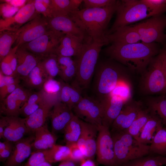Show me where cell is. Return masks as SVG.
Returning <instances> with one entry per match:
<instances>
[{
    "mask_svg": "<svg viewBox=\"0 0 166 166\" xmlns=\"http://www.w3.org/2000/svg\"><path fill=\"white\" fill-rule=\"evenodd\" d=\"M49 149L36 151L32 153L25 166H37L48 161Z\"/></svg>",
    "mask_w": 166,
    "mask_h": 166,
    "instance_id": "43",
    "label": "cell"
},
{
    "mask_svg": "<svg viewBox=\"0 0 166 166\" xmlns=\"http://www.w3.org/2000/svg\"><path fill=\"white\" fill-rule=\"evenodd\" d=\"M102 107V124L110 128L126 103L121 98L109 94L100 101Z\"/></svg>",
    "mask_w": 166,
    "mask_h": 166,
    "instance_id": "17",
    "label": "cell"
},
{
    "mask_svg": "<svg viewBox=\"0 0 166 166\" xmlns=\"http://www.w3.org/2000/svg\"><path fill=\"white\" fill-rule=\"evenodd\" d=\"M116 13V19L106 34H111L120 27L129 26L152 16L141 0H118Z\"/></svg>",
    "mask_w": 166,
    "mask_h": 166,
    "instance_id": "7",
    "label": "cell"
},
{
    "mask_svg": "<svg viewBox=\"0 0 166 166\" xmlns=\"http://www.w3.org/2000/svg\"><path fill=\"white\" fill-rule=\"evenodd\" d=\"M0 71L5 76L17 77L15 75L11 68L9 53L0 62Z\"/></svg>",
    "mask_w": 166,
    "mask_h": 166,
    "instance_id": "49",
    "label": "cell"
},
{
    "mask_svg": "<svg viewBox=\"0 0 166 166\" xmlns=\"http://www.w3.org/2000/svg\"><path fill=\"white\" fill-rule=\"evenodd\" d=\"M161 49L158 43L139 42L124 45L111 43L105 51L111 59L125 65L129 69L142 73Z\"/></svg>",
    "mask_w": 166,
    "mask_h": 166,
    "instance_id": "1",
    "label": "cell"
},
{
    "mask_svg": "<svg viewBox=\"0 0 166 166\" xmlns=\"http://www.w3.org/2000/svg\"><path fill=\"white\" fill-rule=\"evenodd\" d=\"M34 139V136L31 135L14 143L12 153L5 166H19L31 154Z\"/></svg>",
    "mask_w": 166,
    "mask_h": 166,
    "instance_id": "20",
    "label": "cell"
},
{
    "mask_svg": "<svg viewBox=\"0 0 166 166\" xmlns=\"http://www.w3.org/2000/svg\"><path fill=\"white\" fill-rule=\"evenodd\" d=\"M166 166V156L149 155L129 161L122 166Z\"/></svg>",
    "mask_w": 166,
    "mask_h": 166,
    "instance_id": "36",
    "label": "cell"
},
{
    "mask_svg": "<svg viewBox=\"0 0 166 166\" xmlns=\"http://www.w3.org/2000/svg\"><path fill=\"white\" fill-rule=\"evenodd\" d=\"M108 43L128 44L139 42L141 41L138 32L132 26L119 28L113 33L105 35Z\"/></svg>",
    "mask_w": 166,
    "mask_h": 166,
    "instance_id": "23",
    "label": "cell"
},
{
    "mask_svg": "<svg viewBox=\"0 0 166 166\" xmlns=\"http://www.w3.org/2000/svg\"><path fill=\"white\" fill-rule=\"evenodd\" d=\"M140 90L145 95L166 93V67L161 49L141 73Z\"/></svg>",
    "mask_w": 166,
    "mask_h": 166,
    "instance_id": "6",
    "label": "cell"
},
{
    "mask_svg": "<svg viewBox=\"0 0 166 166\" xmlns=\"http://www.w3.org/2000/svg\"><path fill=\"white\" fill-rule=\"evenodd\" d=\"M34 133L35 139L32 144L34 152L49 149L56 144L57 137L49 131L46 124L36 129Z\"/></svg>",
    "mask_w": 166,
    "mask_h": 166,
    "instance_id": "26",
    "label": "cell"
},
{
    "mask_svg": "<svg viewBox=\"0 0 166 166\" xmlns=\"http://www.w3.org/2000/svg\"><path fill=\"white\" fill-rule=\"evenodd\" d=\"M96 154L97 161L99 164L105 166H117L110 128L102 125L98 127Z\"/></svg>",
    "mask_w": 166,
    "mask_h": 166,
    "instance_id": "10",
    "label": "cell"
},
{
    "mask_svg": "<svg viewBox=\"0 0 166 166\" xmlns=\"http://www.w3.org/2000/svg\"><path fill=\"white\" fill-rule=\"evenodd\" d=\"M48 78L40 60L36 66L22 80L25 85L29 89L41 90L44 84Z\"/></svg>",
    "mask_w": 166,
    "mask_h": 166,
    "instance_id": "29",
    "label": "cell"
},
{
    "mask_svg": "<svg viewBox=\"0 0 166 166\" xmlns=\"http://www.w3.org/2000/svg\"><path fill=\"white\" fill-rule=\"evenodd\" d=\"M22 30L21 27L16 31L3 30L0 31V62L9 53Z\"/></svg>",
    "mask_w": 166,
    "mask_h": 166,
    "instance_id": "31",
    "label": "cell"
},
{
    "mask_svg": "<svg viewBox=\"0 0 166 166\" xmlns=\"http://www.w3.org/2000/svg\"><path fill=\"white\" fill-rule=\"evenodd\" d=\"M51 0H35L34 6L36 12L47 18H50L49 8Z\"/></svg>",
    "mask_w": 166,
    "mask_h": 166,
    "instance_id": "44",
    "label": "cell"
},
{
    "mask_svg": "<svg viewBox=\"0 0 166 166\" xmlns=\"http://www.w3.org/2000/svg\"><path fill=\"white\" fill-rule=\"evenodd\" d=\"M40 61L49 78H54L58 75L60 69L56 54L53 53L43 57Z\"/></svg>",
    "mask_w": 166,
    "mask_h": 166,
    "instance_id": "40",
    "label": "cell"
},
{
    "mask_svg": "<svg viewBox=\"0 0 166 166\" xmlns=\"http://www.w3.org/2000/svg\"><path fill=\"white\" fill-rule=\"evenodd\" d=\"M14 143L11 142L8 146L0 152L1 162H6L10 156L14 148Z\"/></svg>",
    "mask_w": 166,
    "mask_h": 166,
    "instance_id": "52",
    "label": "cell"
},
{
    "mask_svg": "<svg viewBox=\"0 0 166 166\" xmlns=\"http://www.w3.org/2000/svg\"><path fill=\"white\" fill-rule=\"evenodd\" d=\"M113 61L110 59L101 62L97 66L93 88L100 101L110 94L125 78L124 67Z\"/></svg>",
    "mask_w": 166,
    "mask_h": 166,
    "instance_id": "4",
    "label": "cell"
},
{
    "mask_svg": "<svg viewBox=\"0 0 166 166\" xmlns=\"http://www.w3.org/2000/svg\"><path fill=\"white\" fill-rule=\"evenodd\" d=\"M60 81L61 84L60 101L72 110L83 97L82 89L73 83L69 85L62 81Z\"/></svg>",
    "mask_w": 166,
    "mask_h": 166,
    "instance_id": "28",
    "label": "cell"
},
{
    "mask_svg": "<svg viewBox=\"0 0 166 166\" xmlns=\"http://www.w3.org/2000/svg\"><path fill=\"white\" fill-rule=\"evenodd\" d=\"M151 112L148 108L142 109L126 131L139 141L140 132L150 118Z\"/></svg>",
    "mask_w": 166,
    "mask_h": 166,
    "instance_id": "34",
    "label": "cell"
},
{
    "mask_svg": "<svg viewBox=\"0 0 166 166\" xmlns=\"http://www.w3.org/2000/svg\"><path fill=\"white\" fill-rule=\"evenodd\" d=\"M150 109L151 117L141 130L139 139V142L147 145L151 144L157 132L164 127L159 116Z\"/></svg>",
    "mask_w": 166,
    "mask_h": 166,
    "instance_id": "27",
    "label": "cell"
},
{
    "mask_svg": "<svg viewBox=\"0 0 166 166\" xmlns=\"http://www.w3.org/2000/svg\"><path fill=\"white\" fill-rule=\"evenodd\" d=\"M131 88L130 83L124 78L118 83L110 94L119 97L126 103L132 99Z\"/></svg>",
    "mask_w": 166,
    "mask_h": 166,
    "instance_id": "41",
    "label": "cell"
},
{
    "mask_svg": "<svg viewBox=\"0 0 166 166\" xmlns=\"http://www.w3.org/2000/svg\"><path fill=\"white\" fill-rule=\"evenodd\" d=\"M63 131L66 144L77 143L81 132L80 119L74 114Z\"/></svg>",
    "mask_w": 166,
    "mask_h": 166,
    "instance_id": "37",
    "label": "cell"
},
{
    "mask_svg": "<svg viewBox=\"0 0 166 166\" xmlns=\"http://www.w3.org/2000/svg\"><path fill=\"white\" fill-rule=\"evenodd\" d=\"M66 145L69 147L70 150L69 160L80 164L83 160L86 159L84 153L77 143L66 144Z\"/></svg>",
    "mask_w": 166,
    "mask_h": 166,
    "instance_id": "45",
    "label": "cell"
},
{
    "mask_svg": "<svg viewBox=\"0 0 166 166\" xmlns=\"http://www.w3.org/2000/svg\"><path fill=\"white\" fill-rule=\"evenodd\" d=\"M150 10L152 16L166 12V0H141Z\"/></svg>",
    "mask_w": 166,
    "mask_h": 166,
    "instance_id": "42",
    "label": "cell"
},
{
    "mask_svg": "<svg viewBox=\"0 0 166 166\" xmlns=\"http://www.w3.org/2000/svg\"><path fill=\"white\" fill-rule=\"evenodd\" d=\"M20 9L6 3H2L0 4V14L4 19L9 18L14 15Z\"/></svg>",
    "mask_w": 166,
    "mask_h": 166,
    "instance_id": "47",
    "label": "cell"
},
{
    "mask_svg": "<svg viewBox=\"0 0 166 166\" xmlns=\"http://www.w3.org/2000/svg\"><path fill=\"white\" fill-rule=\"evenodd\" d=\"M147 107L154 112L166 127V93L150 97L147 100Z\"/></svg>",
    "mask_w": 166,
    "mask_h": 166,
    "instance_id": "35",
    "label": "cell"
},
{
    "mask_svg": "<svg viewBox=\"0 0 166 166\" xmlns=\"http://www.w3.org/2000/svg\"><path fill=\"white\" fill-rule=\"evenodd\" d=\"M19 83H17L6 86L0 89V101L4 100L8 95L13 92L19 85Z\"/></svg>",
    "mask_w": 166,
    "mask_h": 166,
    "instance_id": "50",
    "label": "cell"
},
{
    "mask_svg": "<svg viewBox=\"0 0 166 166\" xmlns=\"http://www.w3.org/2000/svg\"><path fill=\"white\" fill-rule=\"evenodd\" d=\"M7 125L4 132V139L15 143L23 138L29 132L25 124V118L7 116Z\"/></svg>",
    "mask_w": 166,
    "mask_h": 166,
    "instance_id": "22",
    "label": "cell"
},
{
    "mask_svg": "<svg viewBox=\"0 0 166 166\" xmlns=\"http://www.w3.org/2000/svg\"><path fill=\"white\" fill-rule=\"evenodd\" d=\"M54 105L47 100L35 112L25 118V124L29 132L34 133L36 129L45 124L46 120Z\"/></svg>",
    "mask_w": 166,
    "mask_h": 166,
    "instance_id": "25",
    "label": "cell"
},
{
    "mask_svg": "<svg viewBox=\"0 0 166 166\" xmlns=\"http://www.w3.org/2000/svg\"><path fill=\"white\" fill-rule=\"evenodd\" d=\"M16 55L17 60L16 75L22 80L27 76L41 59L21 46L18 48Z\"/></svg>",
    "mask_w": 166,
    "mask_h": 166,
    "instance_id": "21",
    "label": "cell"
},
{
    "mask_svg": "<svg viewBox=\"0 0 166 166\" xmlns=\"http://www.w3.org/2000/svg\"><path fill=\"white\" fill-rule=\"evenodd\" d=\"M37 166H52V165L51 163L45 161L39 164Z\"/></svg>",
    "mask_w": 166,
    "mask_h": 166,
    "instance_id": "58",
    "label": "cell"
},
{
    "mask_svg": "<svg viewBox=\"0 0 166 166\" xmlns=\"http://www.w3.org/2000/svg\"><path fill=\"white\" fill-rule=\"evenodd\" d=\"M66 105L60 101L55 104L49 115L52 132L64 131L74 114Z\"/></svg>",
    "mask_w": 166,
    "mask_h": 166,
    "instance_id": "19",
    "label": "cell"
},
{
    "mask_svg": "<svg viewBox=\"0 0 166 166\" xmlns=\"http://www.w3.org/2000/svg\"><path fill=\"white\" fill-rule=\"evenodd\" d=\"M118 1L114 4L104 7L79 10L72 12L68 16L84 32L87 39L107 42L106 29L116 12Z\"/></svg>",
    "mask_w": 166,
    "mask_h": 166,
    "instance_id": "2",
    "label": "cell"
},
{
    "mask_svg": "<svg viewBox=\"0 0 166 166\" xmlns=\"http://www.w3.org/2000/svg\"><path fill=\"white\" fill-rule=\"evenodd\" d=\"M149 145L150 155L166 156V127L159 131Z\"/></svg>",
    "mask_w": 166,
    "mask_h": 166,
    "instance_id": "38",
    "label": "cell"
},
{
    "mask_svg": "<svg viewBox=\"0 0 166 166\" xmlns=\"http://www.w3.org/2000/svg\"><path fill=\"white\" fill-rule=\"evenodd\" d=\"M38 14L34 6V0H28L13 16L0 19V31L3 30L16 31Z\"/></svg>",
    "mask_w": 166,
    "mask_h": 166,
    "instance_id": "13",
    "label": "cell"
},
{
    "mask_svg": "<svg viewBox=\"0 0 166 166\" xmlns=\"http://www.w3.org/2000/svg\"><path fill=\"white\" fill-rule=\"evenodd\" d=\"M50 30L64 34L72 35L86 40L84 32L68 16H60L48 18Z\"/></svg>",
    "mask_w": 166,
    "mask_h": 166,
    "instance_id": "18",
    "label": "cell"
},
{
    "mask_svg": "<svg viewBox=\"0 0 166 166\" xmlns=\"http://www.w3.org/2000/svg\"><path fill=\"white\" fill-rule=\"evenodd\" d=\"M32 93L20 85L1 102L0 114L6 116L18 117L21 107Z\"/></svg>",
    "mask_w": 166,
    "mask_h": 166,
    "instance_id": "14",
    "label": "cell"
},
{
    "mask_svg": "<svg viewBox=\"0 0 166 166\" xmlns=\"http://www.w3.org/2000/svg\"><path fill=\"white\" fill-rule=\"evenodd\" d=\"M65 35L49 30L40 37L20 46L42 58L51 54L55 53Z\"/></svg>",
    "mask_w": 166,
    "mask_h": 166,
    "instance_id": "9",
    "label": "cell"
},
{
    "mask_svg": "<svg viewBox=\"0 0 166 166\" xmlns=\"http://www.w3.org/2000/svg\"><path fill=\"white\" fill-rule=\"evenodd\" d=\"M57 56L60 69L58 75L63 81L67 83L71 81L76 76V62L71 57Z\"/></svg>",
    "mask_w": 166,
    "mask_h": 166,
    "instance_id": "30",
    "label": "cell"
},
{
    "mask_svg": "<svg viewBox=\"0 0 166 166\" xmlns=\"http://www.w3.org/2000/svg\"><path fill=\"white\" fill-rule=\"evenodd\" d=\"M139 34L141 41L146 43L156 42L165 45L166 17L163 14L151 17L132 26Z\"/></svg>",
    "mask_w": 166,
    "mask_h": 166,
    "instance_id": "8",
    "label": "cell"
},
{
    "mask_svg": "<svg viewBox=\"0 0 166 166\" xmlns=\"http://www.w3.org/2000/svg\"><path fill=\"white\" fill-rule=\"evenodd\" d=\"M18 47V45H15L14 48L11 49L9 53L11 67L16 76H17L16 70L17 66V60L16 55V52Z\"/></svg>",
    "mask_w": 166,
    "mask_h": 166,
    "instance_id": "51",
    "label": "cell"
},
{
    "mask_svg": "<svg viewBox=\"0 0 166 166\" xmlns=\"http://www.w3.org/2000/svg\"><path fill=\"white\" fill-rule=\"evenodd\" d=\"M80 164V166H96L94 162L90 159H84Z\"/></svg>",
    "mask_w": 166,
    "mask_h": 166,
    "instance_id": "56",
    "label": "cell"
},
{
    "mask_svg": "<svg viewBox=\"0 0 166 166\" xmlns=\"http://www.w3.org/2000/svg\"><path fill=\"white\" fill-rule=\"evenodd\" d=\"M81 132L77 144L86 159H92L96 154L98 127L80 119Z\"/></svg>",
    "mask_w": 166,
    "mask_h": 166,
    "instance_id": "16",
    "label": "cell"
},
{
    "mask_svg": "<svg viewBox=\"0 0 166 166\" xmlns=\"http://www.w3.org/2000/svg\"><path fill=\"white\" fill-rule=\"evenodd\" d=\"M162 50L163 59L166 67V44L164 45V46L163 48L162 49Z\"/></svg>",
    "mask_w": 166,
    "mask_h": 166,
    "instance_id": "57",
    "label": "cell"
},
{
    "mask_svg": "<svg viewBox=\"0 0 166 166\" xmlns=\"http://www.w3.org/2000/svg\"><path fill=\"white\" fill-rule=\"evenodd\" d=\"M61 89V81L49 78L43 84L41 89L45 97L54 105L60 101Z\"/></svg>",
    "mask_w": 166,
    "mask_h": 166,
    "instance_id": "33",
    "label": "cell"
},
{
    "mask_svg": "<svg viewBox=\"0 0 166 166\" xmlns=\"http://www.w3.org/2000/svg\"><path fill=\"white\" fill-rule=\"evenodd\" d=\"M115 0H84L85 8H100L116 4Z\"/></svg>",
    "mask_w": 166,
    "mask_h": 166,
    "instance_id": "46",
    "label": "cell"
},
{
    "mask_svg": "<svg viewBox=\"0 0 166 166\" xmlns=\"http://www.w3.org/2000/svg\"><path fill=\"white\" fill-rule=\"evenodd\" d=\"M72 110L79 118L97 127L102 125V107L97 99L83 97Z\"/></svg>",
    "mask_w": 166,
    "mask_h": 166,
    "instance_id": "11",
    "label": "cell"
},
{
    "mask_svg": "<svg viewBox=\"0 0 166 166\" xmlns=\"http://www.w3.org/2000/svg\"><path fill=\"white\" fill-rule=\"evenodd\" d=\"M3 2L5 3H8L12 6L19 8H21L24 6L28 0H2Z\"/></svg>",
    "mask_w": 166,
    "mask_h": 166,
    "instance_id": "53",
    "label": "cell"
},
{
    "mask_svg": "<svg viewBox=\"0 0 166 166\" xmlns=\"http://www.w3.org/2000/svg\"><path fill=\"white\" fill-rule=\"evenodd\" d=\"M143 108L142 103L140 101L132 99L126 102L113 122L111 127L110 132L127 131L139 112Z\"/></svg>",
    "mask_w": 166,
    "mask_h": 166,
    "instance_id": "15",
    "label": "cell"
},
{
    "mask_svg": "<svg viewBox=\"0 0 166 166\" xmlns=\"http://www.w3.org/2000/svg\"><path fill=\"white\" fill-rule=\"evenodd\" d=\"M79 163L70 160H67L61 162L58 166H78Z\"/></svg>",
    "mask_w": 166,
    "mask_h": 166,
    "instance_id": "55",
    "label": "cell"
},
{
    "mask_svg": "<svg viewBox=\"0 0 166 166\" xmlns=\"http://www.w3.org/2000/svg\"><path fill=\"white\" fill-rule=\"evenodd\" d=\"M85 40L71 34L63 37L55 53L57 55L72 57L80 52Z\"/></svg>",
    "mask_w": 166,
    "mask_h": 166,
    "instance_id": "24",
    "label": "cell"
},
{
    "mask_svg": "<svg viewBox=\"0 0 166 166\" xmlns=\"http://www.w3.org/2000/svg\"><path fill=\"white\" fill-rule=\"evenodd\" d=\"M111 133L117 166H122L129 161L150 155V145L141 143L127 132Z\"/></svg>",
    "mask_w": 166,
    "mask_h": 166,
    "instance_id": "5",
    "label": "cell"
},
{
    "mask_svg": "<svg viewBox=\"0 0 166 166\" xmlns=\"http://www.w3.org/2000/svg\"><path fill=\"white\" fill-rule=\"evenodd\" d=\"M79 10L74 5L73 0H51L49 8L50 18L68 16L72 12Z\"/></svg>",
    "mask_w": 166,
    "mask_h": 166,
    "instance_id": "32",
    "label": "cell"
},
{
    "mask_svg": "<svg viewBox=\"0 0 166 166\" xmlns=\"http://www.w3.org/2000/svg\"><path fill=\"white\" fill-rule=\"evenodd\" d=\"M70 150L67 145L55 144L49 149L48 161L50 163L69 160Z\"/></svg>",
    "mask_w": 166,
    "mask_h": 166,
    "instance_id": "39",
    "label": "cell"
},
{
    "mask_svg": "<svg viewBox=\"0 0 166 166\" xmlns=\"http://www.w3.org/2000/svg\"><path fill=\"white\" fill-rule=\"evenodd\" d=\"M108 44L105 41L89 39L85 41L75 60L77 65L75 80L73 82L81 89L87 88L95 71L102 47Z\"/></svg>",
    "mask_w": 166,
    "mask_h": 166,
    "instance_id": "3",
    "label": "cell"
},
{
    "mask_svg": "<svg viewBox=\"0 0 166 166\" xmlns=\"http://www.w3.org/2000/svg\"><path fill=\"white\" fill-rule=\"evenodd\" d=\"M48 18L38 14L34 18L22 26L15 42V45L19 47L45 34L49 30Z\"/></svg>",
    "mask_w": 166,
    "mask_h": 166,
    "instance_id": "12",
    "label": "cell"
},
{
    "mask_svg": "<svg viewBox=\"0 0 166 166\" xmlns=\"http://www.w3.org/2000/svg\"><path fill=\"white\" fill-rule=\"evenodd\" d=\"M8 124L7 116H1L0 119V138L4 139V132Z\"/></svg>",
    "mask_w": 166,
    "mask_h": 166,
    "instance_id": "54",
    "label": "cell"
},
{
    "mask_svg": "<svg viewBox=\"0 0 166 166\" xmlns=\"http://www.w3.org/2000/svg\"><path fill=\"white\" fill-rule=\"evenodd\" d=\"M47 100L40 103L28 104L25 103L20 109V114L22 115L25 118L28 117L38 109Z\"/></svg>",
    "mask_w": 166,
    "mask_h": 166,
    "instance_id": "48",
    "label": "cell"
}]
</instances>
